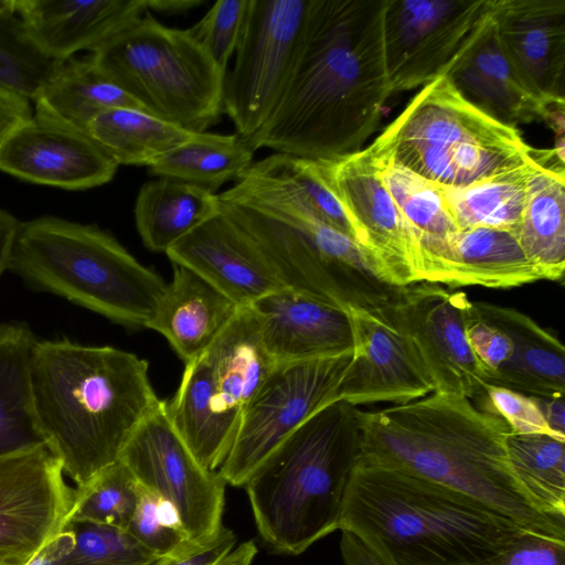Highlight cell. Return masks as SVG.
<instances>
[{
  "instance_id": "6da1fadb",
  "label": "cell",
  "mask_w": 565,
  "mask_h": 565,
  "mask_svg": "<svg viewBox=\"0 0 565 565\" xmlns=\"http://www.w3.org/2000/svg\"><path fill=\"white\" fill-rule=\"evenodd\" d=\"M385 0H309L288 86L255 152L333 160L356 153L377 129L392 95L384 65Z\"/></svg>"
},
{
  "instance_id": "7a4b0ae2",
  "label": "cell",
  "mask_w": 565,
  "mask_h": 565,
  "mask_svg": "<svg viewBox=\"0 0 565 565\" xmlns=\"http://www.w3.org/2000/svg\"><path fill=\"white\" fill-rule=\"evenodd\" d=\"M361 458L409 471L462 493L524 531L565 540V518L543 512L518 479L509 425L456 394L383 409H359Z\"/></svg>"
},
{
  "instance_id": "3957f363",
  "label": "cell",
  "mask_w": 565,
  "mask_h": 565,
  "mask_svg": "<svg viewBox=\"0 0 565 565\" xmlns=\"http://www.w3.org/2000/svg\"><path fill=\"white\" fill-rule=\"evenodd\" d=\"M31 391L42 441L77 488L119 460L160 402L145 359L67 339L36 341Z\"/></svg>"
},
{
  "instance_id": "277c9868",
  "label": "cell",
  "mask_w": 565,
  "mask_h": 565,
  "mask_svg": "<svg viewBox=\"0 0 565 565\" xmlns=\"http://www.w3.org/2000/svg\"><path fill=\"white\" fill-rule=\"evenodd\" d=\"M339 530L355 534L385 565H477L524 531L462 493L362 458Z\"/></svg>"
},
{
  "instance_id": "5b68a950",
  "label": "cell",
  "mask_w": 565,
  "mask_h": 565,
  "mask_svg": "<svg viewBox=\"0 0 565 565\" xmlns=\"http://www.w3.org/2000/svg\"><path fill=\"white\" fill-rule=\"evenodd\" d=\"M362 455L359 408L333 402L292 431L244 484L263 541L298 555L339 530Z\"/></svg>"
},
{
  "instance_id": "8992f818",
  "label": "cell",
  "mask_w": 565,
  "mask_h": 565,
  "mask_svg": "<svg viewBox=\"0 0 565 565\" xmlns=\"http://www.w3.org/2000/svg\"><path fill=\"white\" fill-rule=\"evenodd\" d=\"M8 270L126 328H146L167 287L107 231L52 215L20 223Z\"/></svg>"
},
{
  "instance_id": "52a82bcc",
  "label": "cell",
  "mask_w": 565,
  "mask_h": 565,
  "mask_svg": "<svg viewBox=\"0 0 565 565\" xmlns=\"http://www.w3.org/2000/svg\"><path fill=\"white\" fill-rule=\"evenodd\" d=\"M366 148L447 189L539 160V152L524 142L516 127L470 104L446 75L423 86Z\"/></svg>"
},
{
  "instance_id": "ba28073f",
  "label": "cell",
  "mask_w": 565,
  "mask_h": 565,
  "mask_svg": "<svg viewBox=\"0 0 565 565\" xmlns=\"http://www.w3.org/2000/svg\"><path fill=\"white\" fill-rule=\"evenodd\" d=\"M218 196L220 210L254 242L281 285L324 302L379 309L396 287L383 282L350 237L288 206Z\"/></svg>"
},
{
  "instance_id": "9c48e42d",
  "label": "cell",
  "mask_w": 565,
  "mask_h": 565,
  "mask_svg": "<svg viewBox=\"0 0 565 565\" xmlns=\"http://www.w3.org/2000/svg\"><path fill=\"white\" fill-rule=\"evenodd\" d=\"M90 54L145 111L180 128L206 131L224 113L227 73L188 30L166 26L148 12Z\"/></svg>"
},
{
  "instance_id": "30bf717a",
  "label": "cell",
  "mask_w": 565,
  "mask_h": 565,
  "mask_svg": "<svg viewBox=\"0 0 565 565\" xmlns=\"http://www.w3.org/2000/svg\"><path fill=\"white\" fill-rule=\"evenodd\" d=\"M471 303L465 291L419 281L396 287L377 309L433 392L469 399L484 395L488 375L466 335Z\"/></svg>"
},
{
  "instance_id": "8fae6325",
  "label": "cell",
  "mask_w": 565,
  "mask_h": 565,
  "mask_svg": "<svg viewBox=\"0 0 565 565\" xmlns=\"http://www.w3.org/2000/svg\"><path fill=\"white\" fill-rule=\"evenodd\" d=\"M354 358V347L335 355L275 363L241 418L218 468L226 484L244 487L260 463L300 425L337 402L335 392Z\"/></svg>"
},
{
  "instance_id": "7c38bea8",
  "label": "cell",
  "mask_w": 565,
  "mask_h": 565,
  "mask_svg": "<svg viewBox=\"0 0 565 565\" xmlns=\"http://www.w3.org/2000/svg\"><path fill=\"white\" fill-rule=\"evenodd\" d=\"M308 6L309 0H249L223 94V110L246 142L266 125L288 86Z\"/></svg>"
},
{
  "instance_id": "4fadbf2b",
  "label": "cell",
  "mask_w": 565,
  "mask_h": 565,
  "mask_svg": "<svg viewBox=\"0 0 565 565\" xmlns=\"http://www.w3.org/2000/svg\"><path fill=\"white\" fill-rule=\"evenodd\" d=\"M119 460L139 486L169 503L191 542L214 536L222 524L226 482L204 468L174 428L166 401L140 422Z\"/></svg>"
},
{
  "instance_id": "5bb4252c",
  "label": "cell",
  "mask_w": 565,
  "mask_h": 565,
  "mask_svg": "<svg viewBox=\"0 0 565 565\" xmlns=\"http://www.w3.org/2000/svg\"><path fill=\"white\" fill-rule=\"evenodd\" d=\"M493 0H385L383 52L391 93L445 75Z\"/></svg>"
},
{
  "instance_id": "9a60e30c",
  "label": "cell",
  "mask_w": 565,
  "mask_h": 565,
  "mask_svg": "<svg viewBox=\"0 0 565 565\" xmlns=\"http://www.w3.org/2000/svg\"><path fill=\"white\" fill-rule=\"evenodd\" d=\"M318 162L377 277L392 287L423 281L412 232L369 150Z\"/></svg>"
},
{
  "instance_id": "2e32d148",
  "label": "cell",
  "mask_w": 565,
  "mask_h": 565,
  "mask_svg": "<svg viewBox=\"0 0 565 565\" xmlns=\"http://www.w3.org/2000/svg\"><path fill=\"white\" fill-rule=\"evenodd\" d=\"M75 499L44 444L0 456V564L25 565L64 530Z\"/></svg>"
},
{
  "instance_id": "e0dca14e",
  "label": "cell",
  "mask_w": 565,
  "mask_h": 565,
  "mask_svg": "<svg viewBox=\"0 0 565 565\" xmlns=\"http://www.w3.org/2000/svg\"><path fill=\"white\" fill-rule=\"evenodd\" d=\"M118 166L84 131L33 118L0 149V170L65 190L108 183Z\"/></svg>"
},
{
  "instance_id": "ac0fdd59",
  "label": "cell",
  "mask_w": 565,
  "mask_h": 565,
  "mask_svg": "<svg viewBox=\"0 0 565 565\" xmlns=\"http://www.w3.org/2000/svg\"><path fill=\"white\" fill-rule=\"evenodd\" d=\"M500 45L523 86L564 103L565 0H493Z\"/></svg>"
},
{
  "instance_id": "d6986e66",
  "label": "cell",
  "mask_w": 565,
  "mask_h": 565,
  "mask_svg": "<svg viewBox=\"0 0 565 565\" xmlns=\"http://www.w3.org/2000/svg\"><path fill=\"white\" fill-rule=\"evenodd\" d=\"M166 254L241 308L284 288L254 242L220 207Z\"/></svg>"
},
{
  "instance_id": "ffe728a7",
  "label": "cell",
  "mask_w": 565,
  "mask_h": 565,
  "mask_svg": "<svg viewBox=\"0 0 565 565\" xmlns=\"http://www.w3.org/2000/svg\"><path fill=\"white\" fill-rule=\"evenodd\" d=\"M354 331V358L335 401L353 406L404 404L433 393L399 335L377 309L348 308Z\"/></svg>"
},
{
  "instance_id": "44dd1931",
  "label": "cell",
  "mask_w": 565,
  "mask_h": 565,
  "mask_svg": "<svg viewBox=\"0 0 565 565\" xmlns=\"http://www.w3.org/2000/svg\"><path fill=\"white\" fill-rule=\"evenodd\" d=\"M264 348L275 363L320 359L354 347L348 310L281 288L252 306Z\"/></svg>"
},
{
  "instance_id": "7402d4cb",
  "label": "cell",
  "mask_w": 565,
  "mask_h": 565,
  "mask_svg": "<svg viewBox=\"0 0 565 565\" xmlns=\"http://www.w3.org/2000/svg\"><path fill=\"white\" fill-rule=\"evenodd\" d=\"M14 13L36 46L56 61L95 52L147 13L146 0H0Z\"/></svg>"
},
{
  "instance_id": "603a6c76",
  "label": "cell",
  "mask_w": 565,
  "mask_h": 565,
  "mask_svg": "<svg viewBox=\"0 0 565 565\" xmlns=\"http://www.w3.org/2000/svg\"><path fill=\"white\" fill-rule=\"evenodd\" d=\"M492 12L493 1L491 12L445 75L465 99L498 121L513 127L547 121L564 103L543 102L523 86L500 45Z\"/></svg>"
},
{
  "instance_id": "cb8c5ba5",
  "label": "cell",
  "mask_w": 565,
  "mask_h": 565,
  "mask_svg": "<svg viewBox=\"0 0 565 565\" xmlns=\"http://www.w3.org/2000/svg\"><path fill=\"white\" fill-rule=\"evenodd\" d=\"M218 195L295 209L355 242L352 225L318 160L275 152L254 161L232 188Z\"/></svg>"
},
{
  "instance_id": "d4e9b609",
  "label": "cell",
  "mask_w": 565,
  "mask_h": 565,
  "mask_svg": "<svg viewBox=\"0 0 565 565\" xmlns=\"http://www.w3.org/2000/svg\"><path fill=\"white\" fill-rule=\"evenodd\" d=\"M475 313L511 341L510 359L487 384L536 397L564 395L565 351L555 334L512 307L472 301Z\"/></svg>"
},
{
  "instance_id": "484cf974",
  "label": "cell",
  "mask_w": 565,
  "mask_h": 565,
  "mask_svg": "<svg viewBox=\"0 0 565 565\" xmlns=\"http://www.w3.org/2000/svg\"><path fill=\"white\" fill-rule=\"evenodd\" d=\"M241 307L191 269L173 264L171 282L148 322L186 364L200 356Z\"/></svg>"
},
{
  "instance_id": "4316f807",
  "label": "cell",
  "mask_w": 565,
  "mask_h": 565,
  "mask_svg": "<svg viewBox=\"0 0 565 565\" xmlns=\"http://www.w3.org/2000/svg\"><path fill=\"white\" fill-rule=\"evenodd\" d=\"M540 280L551 281L526 256L515 233L472 227L459 230L448 242L436 284L509 289Z\"/></svg>"
},
{
  "instance_id": "83f0119b",
  "label": "cell",
  "mask_w": 565,
  "mask_h": 565,
  "mask_svg": "<svg viewBox=\"0 0 565 565\" xmlns=\"http://www.w3.org/2000/svg\"><path fill=\"white\" fill-rule=\"evenodd\" d=\"M201 355L215 396L241 423L244 409L275 365L262 342L259 320L252 307L241 308Z\"/></svg>"
},
{
  "instance_id": "f1b7e54d",
  "label": "cell",
  "mask_w": 565,
  "mask_h": 565,
  "mask_svg": "<svg viewBox=\"0 0 565 565\" xmlns=\"http://www.w3.org/2000/svg\"><path fill=\"white\" fill-rule=\"evenodd\" d=\"M32 104L34 117L84 132L94 117L109 108L142 109L100 70L90 53L58 61Z\"/></svg>"
},
{
  "instance_id": "f546056e",
  "label": "cell",
  "mask_w": 565,
  "mask_h": 565,
  "mask_svg": "<svg viewBox=\"0 0 565 565\" xmlns=\"http://www.w3.org/2000/svg\"><path fill=\"white\" fill-rule=\"evenodd\" d=\"M369 152L412 232L423 281L436 282L448 242L459 231L441 186L397 163L375 157L370 150Z\"/></svg>"
},
{
  "instance_id": "4dcf8cb0",
  "label": "cell",
  "mask_w": 565,
  "mask_h": 565,
  "mask_svg": "<svg viewBox=\"0 0 565 565\" xmlns=\"http://www.w3.org/2000/svg\"><path fill=\"white\" fill-rule=\"evenodd\" d=\"M168 415L200 463L212 471L224 462L238 423L225 414L213 397L209 370L200 355L185 364Z\"/></svg>"
},
{
  "instance_id": "1f68e13d",
  "label": "cell",
  "mask_w": 565,
  "mask_h": 565,
  "mask_svg": "<svg viewBox=\"0 0 565 565\" xmlns=\"http://www.w3.org/2000/svg\"><path fill=\"white\" fill-rule=\"evenodd\" d=\"M217 194L168 178L141 185L135 203L139 236L149 250L167 253L170 247L218 212Z\"/></svg>"
},
{
  "instance_id": "d6a6232c",
  "label": "cell",
  "mask_w": 565,
  "mask_h": 565,
  "mask_svg": "<svg viewBox=\"0 0 565 565\" xmlns=\"http://www.w3.org/2000/svg\"><path fill=\"white\" fill-rule=\"evenodd\" d=\"M36 341L25 322L0 323V456L43 444L31 391Z\"/></svg>"
},
{
  "instance_id": "836d02e7",
  "label": "cell",
  "mask_w": 565,
  "mask_h": 565,
  "mask_svg": "<svg viewBox=\"0 0 565 565\" xmlns=\"http://www.w3.org/2000/svg\"><path fill=\"white\" fill-rule=\"evenodd\" d=\"M518 239L526 256L563 281L565 271V173L539 163L527 184Z\"/></svg>"
},
{
  "instance_id": "e575fe53",
  "label": "cell",
  "mask_w": 565,
  "mask_h": 565,
  "mask_svg": "<svg viewBox=\"0 0 565 565\" xmlns=\"http://www.w3.org/2000/svg\"><path fill=\"white\" fill-rule=\"evenodd\" d=\"M86 134L118 167L148 168L193 132L139 108L115 107L94 117Z\"/></svg>"
},
{
  "instance_id": "d590c367",
  "label": "cell",
  "mask_w": 565,
  "mask_h": 565,
  "mask_svg": "<svg viewBox=\"0 0 565 565\" xmlns=\"http://www.w3.org/2000/svg\"><path fill=\"white\" fill-rule=\"evenodd\" d=\"M254 151L236 132H193L191 137L148 167L150 174L193 184L215 193L245 173Z\"/></svg>"
},
{
  "instance_id": "8d00e7d4",
  "label": "cell",
  "mask_w": 565,
  "mask_h": 565,
  "mask_svg": "<svg viewBox=\"0 0 565 565\" xmlns=\"http://www.w3.org/2000/svg\"><path fill=\"white\" fill-rule=\"evenodd\" d=\"M539 163L534 160L468 186L441 188L458 228L490 227L510 231L518 236L529 180Z\"/></svg>"
},
{
  "instance_id": "74e56055",
  "label": "cell",
  "mask_w": 565,
  "mask_h": 565,
  "mask_svg": "<svg viewBox=\"0 0 565 565\" xmlns=\"http://www.w3.org/2000/svg\"><path fill=\"white\" fill-rule=\"evenodd\" d=\"M508 452L518 479L540 509L565 518V440L511 434Z\"/></svg>"
},
{
  "instance_id": "f35d334b",
  "label": "cell",
  "mask_w": 565,
  "mask_h": 565,
  "mask_svg": "<svg viewBox=\"0 0 565 565\" xmlns=\"http://www.w3.org/2000/svg\"><path fill=\"white\" fill-rule=\"evenodd\" d=\"M75 488L70 520L125 530L141 492L136 478L120 460L104 468L83 487Z\"/></svg>"
},
{
  "instance_id": "ab89813d",
  "label": "cell",
  "mask_w": 565,
  "mask_h": 565,
  "mask_svg": "<svg viewBox=\"0 0 565 565\" xmlns=\"http://www.w3.org/2000/svg\"><path fill=\"white\" fill-rule=\"evenodd\" d=\"M58 61L42 52L22 21L0 6V87L33 102Z\"/></svg>"
},
{
  "instance_id": "60d3db41",
  "label": "cell",
  "mask_w": 565,
  "mask_h": 565,
  "mask_svg": "<svg viewBox=\"0 0 565 565\" xmlns=\"http://www.w3.org/2000/svg\"><path fill=\"white\" fill-rule=\"evenodd\" d=\"M72 546L52 565H159L161 557L141 545L125 529L70 520Z\"/></svg>"
},
{
  "instance_id": "b9f144b4",
  "label": "cell",
  "mask_w": 565,
  "mask_h": 565,
  "mask_svg": "<svg viewBox=\"0 0 565 565\" xmlns=\"http://www.w3.org/2000/svg\"><path fill=\"white\" fill-rule=\"evenodd\" d=\"M126 531L141 545L161 557L174 555L192 543L175 510L142 488Z\"/></svg>"
},
{
  "instance_id": "7bdbcfd3",
  "label": "cell",
  "mask_w": 565,
  "mask_h": 565,
  "mask_svg": "<svg viewBox=\"0 0 565 565\" xmlns=\"http://www.w3.org/2000/svg\"><path fill=\"white\" fill-rule=\"evenodd\" d=\"M249 0H218L192 28L186 29L215 65L226 73L241 41Z\"/></svg>"
},
{
  "instance_id": "ee69618b",
  "label": "cell",
  "mask_w": 565,
  "mask_h": 565,
  "mask_svg": "<svg viewBox=\"0 0 565 565\" xmlns=\"http://www.w3.org/2000/svg\"><path fill=\"white\" fill-rule=\"evenodd\" d=\"M487 412L500 416L514 435L540 434L558 437L547 425L534 396H529L507 387L484 386Z\"/></svg>"
},
{
  "instance_id": "f6af8a7d",
  "label": "cell",
  "mask_w": 565,
  "mask_h": 565,
  "mask_svg": "<svg viewBox=\"0 0 565 565\" xmlns=\"http://www.w3.org/2000/svg\"><path fill=\"white\" fill-rule=\"evenodd\" d=\"M477 565H565V540L521 531L497 554Z\"/></svg>"
},
{
  "instance_id": "bcb514c9",
  "label": "cell",
  "mask_w": 565,
  "mask_h": 565,
  "mask_svg": "<svg viewBox=\"0 0 565 565\" xmlns=\"http://www.w3.org/2000/svg\"><path fill=\"white\" fill-rule=\"evenodd\" d=\"M466 335L470 349L486 369L488 379L512 354L510 339L495 327L481 320L475 313L472 303L466 324Z\"/></svg>"
},
{
  "instance_id": "7dc6e473",
  "label": "cell",
  "mask_w": 565,
  "mask_h": 565,
  "mask_svg": "<svg viewBox=\"0 0 565 565\" xmlns=\"http://www.w3.org/2000/svg\"><path fill=\"white\" fill-rule=\"evenodd\" d=\"M235 543L234 532L223 525L214 536L190 543L179 553L164 557L159 565H213L231 552Z\"/></svg>"
},
{
  "instance_id": "c3c4849f",
  "label": "cell",
  "mask_w": 565,
  "mask_h": 565,
  "mask_svg": "<svg viewBox=\"0 0 565 565\" xmlns=\"http://www.w3.org/2000/svg\"><path fill=\"white\" fill-rule=\"evenodd\" d=\"M32 102L0 87V149L7 140L33 118Z\"/></svg>"
},
{
  "instance_id": "681fc988",
  "label": "cell",
  "mask_w": 565,
  "mask_h": 565,
  "mask_svg": "<svg viewBox=\"0 0 565 565\" xmlns=\"http://www.w3.org/2000/svg\"><path fill=\"white\" fill-rule=\"evenodd\" d=\"M340 550L344 565H385L355 534L342 530Z\"/></svg>"
},
{
  "instance_id": "f907efd6",
  "label": "cell",
  "mask_w": 565,
  "mask_h": 565,
  "mask_svg": "<svg viewBox=\"0 0 565 565\" xmlns=\"http://www.w3.org/2000/svg\"><path fill=\"white\" fill-rule=\"evenodd\" d=\"M21 221L0 207V277L9 269V263Z\"/></svg>"
},
{
  "instance_id": "816d5d0a",
  "label": "cell",
  "mask_w": 565,
  "mask_h": 565,
  "mask_svg": "<svg viewBox=\"0 0 565 565\" xmlns=\"http://www.w3.org/2000/svg\"><path fill=\"white\" fill-rule=\"evenodd\" d=\"M536 403L550 428L565 439V402L564 395L536 397Z\"/></svg>"
},
{
  "instance_id": "f5cc1de1",
  "label": "cell",
  "mask_w": 565,
  "mask_h": 565,
  "mask_svg": "<svg viewBox=\"0 0 565 565\" xmlns=\"http://www.w3.org/2000/svg\"><path fill=\"white\" fill-rule=\"evenodd\" d=\"M204 0H146L147 11L152 10L166 14H179L192 10Z\"/></svg>"
},
{
  "instance_id": "db71d44e",
  "label": "cell",
  "mask_w": 565,
  "mask_h": 565,
  "mask_svg": "<svg viewBox=\"0 0 565 565\" xmlns=\"http://www.w3.org/2000/svg\"><path fill=\"white\" fill-rule=\"evenodd\" d=\"M256 554L257 546L253 540H249L228 552L213 565H252Z\"/></svg>"
},
{
  "instance_id": "11a10c76",
  "label": "cell",
  "mask_w": 565,
  "mask_h": 565,
  "mask_svg": "<svg viewBox=\"0 0 565 565\" xmlns=\"http://www.w3.org/2000/svg\"><path fill=\"white\" fill-rule=\"evenodd\" d=\"M0 565H3V564H0Z\"/></svg>"
}]
</instances>
